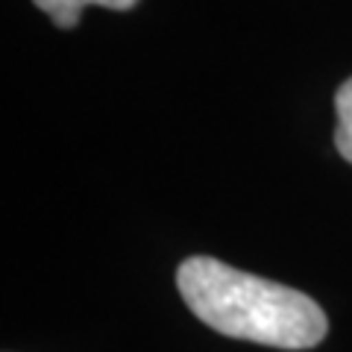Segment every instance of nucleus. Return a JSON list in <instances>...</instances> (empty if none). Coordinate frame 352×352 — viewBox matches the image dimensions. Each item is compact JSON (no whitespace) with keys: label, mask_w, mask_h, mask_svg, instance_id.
<instances>
[{"label":"nucleus","mask_w":352,"mask_h":352,"mask_svg":"<svg viewBox=\"0 0 352 352\" xmlns=\"http://www.w3.org/2000/svg\"><path fill=\"white\" fill-rule=\"evenodd\" d=\"M176 288L197 320L235 340L311 349L329 332L326 311L308 294L212 256L185 258L176 270Z\"/></svg>","instance_id":"1"},{"label":"nucleus","mask_w":352,"mask_h":352,"mask_svg":"<svg viewBox=\"0 0 352 352\" xmlns=\"http://www.w3.org/2000/svg\"><path fill=\"white\" fill-rule=\"evenodd\" d=\"M44 15H47L59 30H74L80 24L85 6H103L115 12H129L138 6V0H32Z\"/></svg>","instance_id":"2"},{"label":"nucleus","mask_w":352,"mask_h":352,"mask_svg":"<svg viewBox=\"0 0 352 352\" xmlns=\"http://www.w3.org/2000/svg\"><path fill=\"white\" fill-rule=\"evenodd\" d=\"M335 112H338L335 147L352 164V76L340 82V88L335 91Z\"/></svg>","instance_id":"3"}]
</instances>
